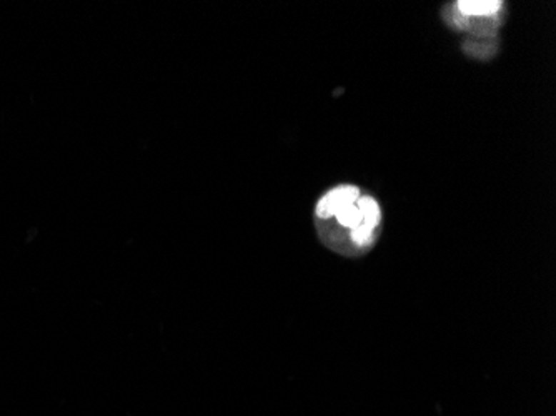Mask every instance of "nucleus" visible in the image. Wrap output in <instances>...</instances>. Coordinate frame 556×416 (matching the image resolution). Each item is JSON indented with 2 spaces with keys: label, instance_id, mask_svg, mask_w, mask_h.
<instances>
[{
  "label": "nucleus",
  "instance_id": "3",
  "mask_svg": "<svg viewBox=\"0 0 556 416\" xmlns=\"http://www.w3.org/2000/svg\"><path fill=\"white\" fill-rule=\"evenodd\" d=\"M455 7L462 15H495L507 10L502 0H462L455 2Z\"/></svg>",
  "mask_w": 556,
  "mask_h": 416
},
{
  "label": "nucleus",
  "instance_id": "1",
  "mask_svg": "<svg viewBox=\"0 0 556 416\" xmlns=\"http://www.w3.org/2000/svg\"><path fill=\"white\" fill-rule=\"evenodd\" d=\"M315 227L325 247L357 258L375 247L382 232V208L377 198L355 185H338L320 197Z\"/></svg>",
  "mask_w": 556,
  "mask_h": 416
},
{
  "label": "nucleus",
  "instance_id": "2",
  "mask_svg": "<svg viewBox=\"0 0 556 416\" xmlns=\"http://www.w3.org/2000/svg\"><path fill=\"white\" fill-rule=\"evenodd\" d=\"M498 37H472V35H467V39L463 40V52L468 57L477 60L493 59L498 52Z\"/></svg>",
  "mask_w": 556,
  "mask_h": 416
}]
</instances>
